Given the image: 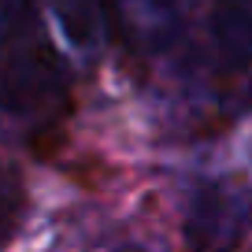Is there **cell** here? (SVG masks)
<instances>
[{"label":"cell","mask_w":252,"mask_h":252,"mask_svg":"<svg viewBox=\"0 0 252 252\" xmlns=\"http://www.w3.org/2000/svg\"><path fill=\"white\" fill-rule=\"evenodd\" d=\"M67 89V74L48 41L15 33L0 45V111L11 119H33L56 108Z\"/></svg>","instance_id":"obj_1"},{"label":"cell","mask_w":252,"mask_h":252,"mask_svg":"<svg viewBox=\"0 0 252 252\" xmlns=\"http://www.w3.org/2000/svg\"><path fill=\"white\" fill-rule=\"evenodd\" d=\"M111 4L123 33L149 52L171 45L193 11V0H111Z\"/></svg>","instance_id":"obj_2"},{"label":"cell","mask_w":252,"mask_h":252,"mask_svg":"<svg viewBox=\"0 0 252 252\" xmlns=\"http://www.w3.org/2000/svg\"><path fill=\"white\" fill-rule=\"evenodd\" d=\"M212 41L222 63L237 74H252V0H215Z\"/></svg>","instance_id":"obj_3"},{"label":"cell","mask_w":252,"mask_h":252,"mask_svg":"<svg viewBox=\"0 0 252 252\" xmlns=\"http://www.w3.org/2000/svg\"><path fill=\"white\" fill-rule=\"evenodd\" d=\"M48 15L60 30L63 45L78 60H93L104 45V8L100 0H48Z\"/></svg>","instance_id":"obj_4"},{"label":"cell","mask_w":252,"mask_h":252,"mask_svg":"<svg viewBox=\"0 0 252 252\" xmlns=\"http://www.w3.org/2000/svg\"><path fill=\"white\" fill-rule=\"evenodd\" d=\"M26 11V0H0V45L8 37H15V26Z\"/></svg>","instance_id":"obj_5"},{"label":"cell","mask_w":252,"mask_h":252,"mask_svg":"<svg viewBox=\"0 0 252 252\" xmlns=\"http://www.w3.org/2000/svg\"><path fill=\"white\" fill-rule=\"evenodd\" d=\"M15 208H19V189L11 186V178L0 174V226H8V222H11Z\"/></svg>","instance_id":"obj_6"},{"label":"cell","mask_w":252,"mask_h":252,"mask_svg":"<svg viewBox=\"0 0 252 252\" xmlns=\"http://www.w3.org/2000/svg\"><path fill=\"white\" fill-rule=\"evenodd\" d=\"M115 252H149V249H141V245H123V249H115Z\"/></svg>","instance_id":"obj_7"}]
</instances>
